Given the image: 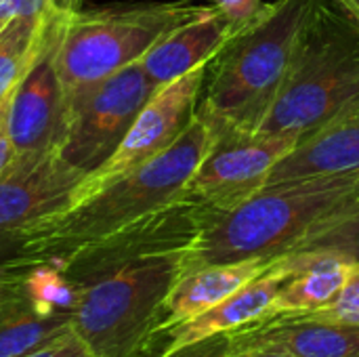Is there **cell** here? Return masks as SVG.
<instances>
[{
  "label": "cell",
  "mask_w": 359,
  "mask_h": 357,
  "mask_svg": "<svg viewBox=\"0 0 359 357\" xmlns=\"http://www.w3.org/2000/svg\"><path fill=\"white\" fill-rule=\"evenodd\" d=\"M212 128L196 114L189 128L172 147L122 175L86 200L23 231L13 242V255L6 257L0 267L23 271L38 263H57L179 202L185 185L212 145Z\"/></svg>",
  "instance_id": "cell-1"
},
{
  "label": "cell",
  "mask_w": 359,
  "mask_h": 357,
  "mask_svg": "<svg viewBox=\"0 0 359 357\" xmlns=\"http://www.w3.org/2000/svg\"><path fill=\"white\" fill-rule=\"evenodd\" d=\"M358 175H324L265 185L202 227L187 250L185 274L206 265L273 261L290 255L313 227L358 208Z\"/></svg>",
  "instance_id": "cell-2"
},
{
  "label": "cell",
  "mask_w": 359,
  "mask_h": 357,
  "mask_svg": "<svg viewBox=\"0 0 359 357\" xmlns=\"http://www.w3.org/2000/svg\"><path fill=\"white\" fill-rule=\"evenodd\" d=\"M313 0H276L210 61L198 116L215 135L257 133L292 61Z\"/></svg>",
  "instance_id": "cell-3"
},
{
  "label": "cell",
  "mask_w": 359,
  "mask_h": 357,
  "mask_svg": "<svg viewBox=\"0 0 359 357\" xmlns=\"http://www.w3.org/2000/svg\"><path fill=\"white\" fill-rule=\"evenodd\" d=\"M359 103V21L334 0H313L286 80L257 133L299 143Z\"/></svg>",
  "instance_id": "cell-4"
},
{
  "label": "cell",
  "mask_w": 359,
  "mask_h": 357,
  "mask_svg": "<svg viewBox=\"0 0 359 357\" xmlns=\"http://www.w3.org/2000/svg\"><path fill=\"white\" fill-rule=\"evenodd\" d=\"M187 250L141 255L76 286L72 328L95 357H135L154 341L166 301L185 274Z\"/></svg>",
  "instance_id": "cell-5"
},
{
  "label": "cell",
  "mask_w": 359,
  "mask_h": 357,
  "mask_svg": "<svg viewBox=\"0 0 359 357\" xmlns=\"http://www.w3.org/2000/svg\"><path fill=\"white\" fill-rule=\"evenodd\" d=\"M208 0H170L80 11L67 17L55 46L65 99L141 61L175 27L200 17Z\"/></svg>",
  "instance_id": "cell-6"
},
{
  "label": "cell",
  "mask_w": 359,
  "mask_h": 357,
  "mask_svg": "<svg viewBox=\"0 0 359 357\" xmlns=\"http://www.w3.org/2000/svg\"><path fill=\"white\" fill-rule=\"evenodd\" d=\"M158 88L141 61L67 97L59 154L86 175L97 170L124 141L135 118Z\"/></svg>",
  "instance_id": "cell-7"
},
{
  "label": "cell",
  "mask_w": 359,
  "mask_h": 357,
  "mask_svg": "<svg viewBox=\"0 0 359 357\" xmlns=\"http://www.w3.org/2000/svg\"><path fill=\"white\" fill-rule=\"evenodd\" d=\"M297 145L299 141L294 137L282 135H215L212 145L185 185L181 200L206 208L212 217L229 213L259 194L273 166Z\"/></svg>",
  "instance_id": "cell-8"
},
{
  "label": "cell",
  "mask_w": 359,
  "mask_h": 357,
  "mask_svg": "<svg viewBox=\"0 0 359 357\" xmlns=\"http://www.w3.org/2000/svg\"><path fill=\"white\" fill-rule=\"evenodd\" d=\"M208 65L210 63L196 67L194 72L172 80L170 84L158 88L151 95V99L143 105L111 158L84 177L74 196L72 206L107 187L122 175L160 156L179 141V137L189 128L196 118L198 103L208 76Z\"/></svg>",
  "instance_id": "cell-9"
},
{
  "label": "cell",
  "mask_w": 359,
  "mask_h": 357,
  "mask_svg": "<svg viewBox=\"0 0 359 357\" xmlns=\"http://www.w3.org/2000/svg\"><path fill=\"white\" fill-rule=\"evenodd\" d=\"M84 177L57 147L15 154L0 173V238L15 242L23 231L67 210Z\"/></svg>",
  "instance_id": "cell-10"
},
{
  "label": "cell",
  "mask_w": 359,
  "mask_h": 357,
  "mask_svg": "<svg viewBox=\"0 0 359 357\" xmlns=\"http://www.w3.org/2000/svg\"><path fill=\"white\" fill-rule=\"evenodd\" d=\"M63 17L48 15L42 44L15 86L6 133L15 154L57 147L67 116V99L55 67V46L61 34Z\"/></svg>",
  "instance_id": "cell-11"
},
{
  "label": "cell",
  "mask_w": 359,
  "mask_h": 357,
  "mask_svg": "<svg viewBox=\"0 0 359 357\" xmlns=\"http://www.w3.org/2000/svg\"><path fill=\"white\" fill-rule=\"evenodd\" d=\"M231 349H271L294 357H359V322H320L294 316L229 332Z\"/></svg>",
  "instance_id": "cell-12"
},
{
  "label": "cell",
  "mask_w": 359,
  "mask_h": 357,
  "mask_svg": "<svg viewBox=\"0 0 359 357\" xmlns=\"http://www.w3.org/2000/svg\"><path fill=\"white\" fill-rule=\"evenodd\" d=\"M303 265H305L303 252H290L280 257L271 267H267L261 276H257L252 282L242 286L238 292L227 297L217 307L208 309L206 314L177 328H170L172 347L196 343L215 335H229L238 328L263 320L280 288L288 280H292L303 269Z\"/></svg>",
  "instance_id": "cell-13"
},
{
  "label": "cell",
  "mask_w": 359,
  "mask_h": 357,
  "mask_svg": "<svg viewBox=\"0 0 359 357\" xmlns=\"http://www.w3.org/2000/svg\"><path fill=\"white\" fill-rule=\"evenodd\" d=\"M231 36L233 32L229 21L210 6L200 17L175 27L156 42L141 59V67L151 84L162 88L196 67L210 63Z\"/></svg>",
  "instance_id": "cell-14"
},
{
  "label": "cell",
  "mask_w": 359,
  "mask_h": 357,
  "mask_svg": "<svg viewBox=\"0 0 359 357\" xmlns=\"http://www.w3.org/2000/svg\"><path fill=\"white\" fill-rule=\"evenodd\" d=\"M345 173H359V103L301 141L273 166L265 185Z\"/></svg>",
  "instance_id": "cell-15"
},
{
  "label": "cell",
  "mask_w": 359,
  "mask_h": 357,
  "mask_svg": "<svg viewBox=\"0 0 359 357\" xmlns=\"http://www.w3.org/2000/svg\"><path fill=\"white\" fill-rule=\"evenodd\" d=\"M278 259H250L238 263H219L194 269L175 284L162 316L160 330L177 328L208 309L223 303L227 297L238 292L242 286L261 276L267 267H271Z\"/></svg>",
  "instance_id": "cell-16"
},
{
  "label": "cell",
  "mask_w": 359,
  "mask_h": 357,
  "mask_svg": "<svg viewBox=\"0 0 359 357\" xmlns=\"http://www.w3.org/2000/svg\"><path fill=\"white\" fill-rule=\"evenodd\" d=\"M303 255H305L303 269L280 288L267 314L259 322H267L284 316H301L326 307L339 297V292L347 284L353 261L330 252H303Z\"/></svg>",
  "instance_id": "cell-17"
},
{
  "label": "cell",
  "mask_w": 359,
  "mask_h": 357,
  "mask_svg": "<svg viewBox=\"0 0 359 357\" xmlns=\"http://www.w3.org/2000/svg\"><path fill=\"white\" fill-rule=\"evenodd\" d=\"M48 23V13L40 17H17L0 29V97L13 90L29 69Z\"/></svg>",
  "instance_id": "cell-18"
},
{
  "label": "cell",
  "mask_w": 359,
  "mask_h": 357,
  "mask_svg": "<svg viewBox=\"0 0 359 357\" xmlns=\"http://www.w3.org/2000/svg\"><path fill=\"white\" fill-rule=\"evenodd\" d=\"M72 328L69 311L38 316L25 311L0 324V357H27Z\"/></svg>",
  "instance_id": "cell-19"
},
{
  "label": "cell",
  "mask_w": 359,
  "mask_h": 357,
  "mask_svg": "<svg viewBox=\"0 0 359 357\" xmlns=\"http://www.w3.org/2000/svg\"><path fill=\"white\" fill-rule=\"evenodd\" d=\"M19 274L23 278L25 297L38 316L72 311L78 299V290L63 276L61 269H57L50 263H38Z\"/></svg>",
  "instance_id": "cell-20"
},
{
  "label": "cell",
  "mask_w": 359,
  "mask_h": 357,
  "mask_svg": "<svg viewBox=\"0 0 359 357\" xmlns=\"http://www.w3.org/2000/svg\"><path fill=\"white\" fill-rule=\"evenodd\" d=\"M292 252H330L359 261V206L313 227Z\"/></svg>",
  "instance_id": "cell-21"
},
{
  "label": "cell",
  "mask_w": 359,
  "mask_h": 357,
  "mask_svg": "<svg viewBox=\"0 0 359 357\" xmlns=\"http://www.w3.org/2000/svg\"><path fill=\"white\" fill-rule=\"evenodd\" d=\"M294 318L320 320V322H359V261H353L347 284L330 305Z\"/></svg>",
  "instance_id": "cell-22"
},
{
  "label": "cell",
  "mask_w": 359,
  "mask_h": 357,
  "mask_svg": "<svg viewBox=\"0 0 359 357\" xmlns=\"http://www.w3.org/2000/svg\"><path fill=\"white\" fill-rule=\"evenodd\" d=\"M25 311L34 309L25 297L21 274L0 267V324Z\"/></svg>",
  "instance_id": "cell-23"
},
{
  "label": "cell",
  "mask_w": 359,
  "mask_h": 357,
  "mask_svg": "<svg viewBox=\"0 0 359 357\" xmlns=\"http://www.w3.org/2000/svg\"><path fill=\"white\" fill-rule=\"evenodd\" d=\"M231 25L233 36L255 23L267 8L265 0H208Z\"/></svg>",
  "instance_id": "cell-24"
},
{
  "label": "cell",
  "mask_w": 359,
  "mask_h": 357,
  "mask_svg": "<svg viewBox=\"0 0 359 357\" xmlns=\"http://www.w3.org/2000/svg\"><path fill=\"white\" fill-rule=\"evenodd\" d=\"M231 351L229 335H215L196 343L168 347L160 357H225Z\"/></svg>",
  "instance_id": "cell-25"
},
{
  "label": "cell",
  "mask_w": 359,
  "mask_h": 357,
  "mask_svg": "<svg viewBox=\"0 0 359 357\" xmlns=\"http://www.w3.org/2000/svg\"><path fill=\"white\" fill-rule=\"evenodd\" d=\"M27 357H95V353L82 341V337L74 328H69L67 332H63L61 337H57L55 341H50L48 345Z\"/></svg>",
  "instance_id": "cell-26"
},
{
  "label": "cell",
  "mask_w": 359,
  "mask_h": 357,
  "mask_svg": "<svg viewBox=\"0 0 359 357\" xmlns=\"http://www.w3.org/2000/svg\"><path fill=\"white\" fill-rule=\"evenodd\" d=\"M48 13L46 0H0V21L6 23L17 17H40Z\"/></svg>",
  "instance_id": "cell-27"
},
{
  "label": "cell",
  "mask_w": 359,
  "mask_h": 357,
  "mask_svg": "<svg viewBox=\"0 0 359 357\" xmlns=\"http://www.w3.org/2000/svg\"><path fill=\"white\" fill-rule=\"evenodd\" d=\"M48 2V15H55V17H72L76 13L82 11V2L84 0H46Z\"/></svg>",
  "instance_id": "cell-28"
},
{
  "label": "cell",
  "mask_w": 359,
  "mask_h": 357,
  "mask_svg": "<svg viewBox=\"0 0 359 357\" xmlns=\"http://www.w3.org/2000/svg\"><path fill=\"white\" fill-rule=\"evenodd\" d=\"M172 345V337H170V330H160L156 337H154V341L139 353V356L135 357H160L168 347Z\"/></svg>",
  "instance_id": "cell-29"
},
{
  "label": "cell",
  "mask_w": 359,
  "mask_h": 357,
  "mask_svg": "<svg viewBox=\"0 0 359 357\" xmlns=\"http://www.w3.org/2000/svg\"><path fill=\"white\" fill-rule=\"evenodd\" d=\"M225 357H294L284 351H271V349H231Z\"/></svg>",
  "instance_id": "cell-30"
},
{
  "label": "cell",
  "mask_w": 359,
  "mask_h": 357,
  "mask_svg": "<svg viewBox=\"0 0 359 357\" xmlns=\"http://www.w3.org/2000/svg\"><path fill=\"white\" fill-rule=\"evenodd\" d=\"M13 156H15V149H13V143L8 139V133L6 130H0V173L11 162Z\"/></svg>",
  "instance_id": "cell-31"
},
{
  "label": "cell",
  "mask_w": 359,
  "mask_h": 357,
  "mask_svg": "<svg viewBox=\"0 0 359 357\" xmlns=\"http://www.w3.org/2000/svg\"><path fill=\"white\" fill-rule=\"evenodd\" d=\"M13 95H15V88L8 90L4 97H0V130H6V124H8V112H11V103H13Z\"/></svg>",
  "instance_id": "cell-32"
},
{
  "label": "cell",
  "mask_w": 359,
  "mask_h": 357,
  "mask_svg": "<svg viewBox=\"0 0 359 357\" xmlns=\"http://www.w3.org/2000/svg\"><path fill=\"white\" fill-rule=\"evenodd\" d=\"M345 13H349L355 21H359V0H334Z\"/></svg>",
  "instance_id": "cell-33"
},
{
  "label": "cell",
  "mask_w": 359,
  "mask_h": 357,
  "mask_svg": "<svg viewBox=\"0 0 359 357\" xmlns=\"http://www.w3.org/2000/svg\"><path fill=\"white\" fill-rule=\"evenodd\" d=\"M2 25H4V23H2V21H0V29H2Z\"/></svg>",
  "instance_id": "cell-34"
},
{
  "label": "cell",
  "mask_w": 359,
  "mask_h": 357,
  "mask_svg": "<svg viewBox=\"0 0 359 357\" xmlns=\"http://www.w3.org/2000/svg\"><path fill=\"white\" fill-rule=\"evenodd\" d=\"M358 189H359V175H358Z\"/></svg>",
  "instance_id": "cell-35"
}]
</instances>
